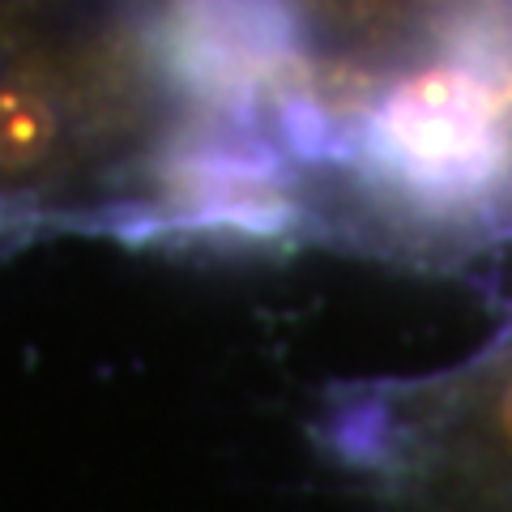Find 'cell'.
<instances>
[{
	"label": "cell",
	"instance_id": "cell-1",
	"mask_svg": "<svg viewBox=\"0 0 512 512\" xmlns=\"http://www.w3.org/2000/svg\"><path fill=\"white\" fill-rule=\"evenodd\" d=\"M367 158L423 201L487 197L512 163V69L470 56L410 73L372 111Z\"/></svg>",
	"mask_w": 512,
	"mask_h": 512
},
{
	"label": "cell",
	"instance_id": "cell-2",
	"mask_svg": "<svg viewBox=\"0 0 512 512\" xmlns=\"http://www.w3.org/2000/svg\"><path fill=\"white\" fill-rule=\"evenodd\" d=\"M120 77L86 60H22L0 69V192L86 158L124 120Z\"/></svg>",
	"mask_w": 512,
	"mask_h": 512
},
{
	"label": "cell",
	"instance_id": "cell-3",
	"mask_svg": "<svg viewBox=\"0 0 512 512\" xmlns=\"http://www.w3.org/2000/svg\"><path fill=\"white\" fill-rule=\"evenodd\" d=\"M308 5H316V13H325L342 26H393L440 9L448 0H308Z\"/></svg>",
	"mask_w": 512,
	"mask_h": 512
},
{
	"label": "cell",
	"instance_id": "cell-4",
	"mask_svg": "<svg viewBox=\"0 0 512 512\" xmlns=\"http://www.w3.org/2000/svg\"><path fill=\"white\" fill-rule=\"evenodd\" d=\"M491 431H495V440H500L504 453H512V380L500 389V397H495V406H491Z\"/></svg>",
	"mask_w": 512,
	"mask_h": 512
},
{
	"label": "cell",
	"instance_id": "cell-5",
	"mask_svg": "<svg viewBox=\"0 0 512 512\" xmlns=\"http://www.w3.org/2000/svg\"><path fill=\"white\" fill-rule=\"evenodd\" d=\"M9 9H13V0H0V26H5V18H9Z\"/></svg>",
	"mask_w": 512,
	"mask_h": 512
}]
</instances>
